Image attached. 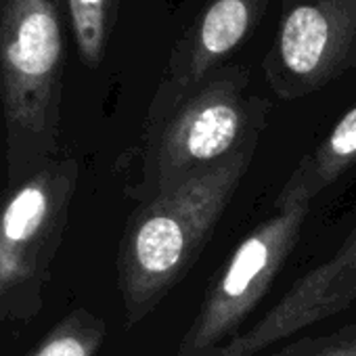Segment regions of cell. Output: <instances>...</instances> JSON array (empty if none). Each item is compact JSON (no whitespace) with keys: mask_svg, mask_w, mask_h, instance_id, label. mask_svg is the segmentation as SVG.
Here are the masks:
<instances>
[{"mask_svg":"<svg viewBox=\"0 0 356 356\" xmlns=\"http://www.w3.org/2000/svg\"><path fill=\"white\" fill-rule=\"evenodd\" d=\"M47 214V197L40 189L22 191L5 216V233L13 241L30 237Z\"/></svg>","mask_w":356,"mask_h":356,"instance_id":"10","label":"cell"},{"mask_svg":"<svg viewBox=\"0 0 356 356\" xmlns=\"http://www.w3.org/2000/svg\"><path fill=\"white\" fill-rule=\"evenodd\" d=\"M308 212L310 206L275 210L245 235L210 285L176 356H210L239 335V327L258 308L289 260Z\"/></svg>","mask_w":356,"mask_h":356,"instance_id":"3","label":"cell"},{"mask_svg":"<svg viewBox=\"0 0 356 356\" xmlns=\"http://www.w3.org/2000/svg\"><path fill=\"white\" fill-rule=\"evenodd\" d=\"M264 74L279 99L312 95L356 67V0H281Z\"/></svg>","mask_w":356,"mask_h":356,"instance_id":"4","label":"cell"},{"mask_svg":"<svg viewBox=\"0 0 356 356\" xmlns=\"http://www.w3.org/2000/svg\"><path fill=\"white\" fill-rule=\"evenodd\" d=\"M254 153L163 191L136 214L124 250V293L140 321L181 283L210 243Z\"/></svg>","mask_w":356,"mask_h":356,"instance_id":"2","label":"cell"},{"mask_svg":"<svg viewBox=\"0 0 356 356\" xmlns=\"http://www.w3.org/2000/svg\"><path fill=\"white\" fill-rule=\"evenodd\" d=\"M356 302V229L321 266L300 277L285 296L245 333L210 356H256L268 346Z\"/></svg>","mask_w":356,"mask_h":356,"instance_id":"5","label":"cell"},{"mask_svg":"<svg viewBox=\"0 0 356 356\" xmlns=\"http://www.w3.org/2000/svg\"><path fill=\"white\" fill-rule=\"evenodd\" d=\"M67 11L80 55L95 67L105 53L115 0H67Z\"/></svg>","mask_w":356,"mask_h":356,"instance_id":"8","label":"cell"},{"mask_svg":"<svg viewBox=\"0 0 356 356\" xmlns=\"http://www.w3.org/2000/svg\"><path fill=\"white\" fill-rule=\"evenodd\" d=\"M273 356H356V323L335 329L327 335L291 341Z\"/></svg>","mask_w":356,"mask_h":356,"instance_id":"9","label":"cell"},{"mask_svg":"<svg viewBox=\"0 0 356 356\" xmlns=\"http://www.w3.org/2000/svg\"><path fill=\"white\" fill-rule=\"evenodd\" d=\"M243 67H218L176 97H155L147 138L143 197L208 174L241 155L256 153L266 126L268 101L248 92Z\"/></svg>","mask_w":356,"mask_h":356,"instance_id":"1","label":"cell"},{"mask_svg":"<svg viewBox=\"0 0 356 356\" xmlns=\"http://www.w3.org/2000/svg\"><path fill=\"white\" fill-rule=\"evenodd\" d=\"M266 0H212L170 55L157 97H176L204 82L258 26Z\"/></svg>","mask_w":356,"mask_h":356,"instance_id":"6","label":"cell"},{"mask_svg":"<svg viewBox=\"0 0 356 356\" xmlns=\"http://www.w3.org/2000/svg\"><path fill=\"white\" fill-rule=\"evenodd\" d=\"M356 163V107H352L333 130L293 168L283 183L275 210L310 206L312 200L331 187Z\"/></svg>","mask_w":356,"mask_h":356,"instance_id":"7","label":"cell"},{"mask_svg":"<svg viewBox=\"0 0 356 356\" xmlns=\"http://www.w3.org/2000/svg\"><path fill=\"white\" fill-rule=\"evenodd\" d=\"M38 356H90V350L80 337L65 335L44 346Z\"/></svg>","mask_w":356,"mask_h":356,"instance_id":"11","label":"cell"}]
</instances>
